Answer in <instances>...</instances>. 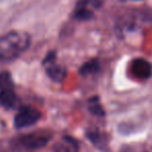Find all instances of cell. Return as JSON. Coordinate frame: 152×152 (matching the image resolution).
Wrapping results in <instances>:
<instances>
[{"mask_svg": "<svg viewBox=\"0 0 152 152\" xmlns=\"http://www.w3.org/2000/svg\"><path fill=\"white\" fill-rule=\"evenodd\" d=\"M130 72L139 80L148 79L152 75V66L147 60L143 58L133 59L130 63Z\"/></svg>", "mask_w": 152, "mask_h": 152, "instance_id": "8992f818", "label": "cell"}, {"mask_svg": "<svg viewBox=\"0 0 152 152\" xmlns=\"http://www.w3.org/2000/svg\"><path fill=\"white\" fill-rule=\"evenodd\" d=\"M30 36L24 31H10L0 37V60L12 61L28 49Z\"/></svg>", "mask_w": 152, "mask_h": 152, "instance_id": "6da1fadb", "label": "cell"}, {"mask_svg": "<svg viewBox=\"0 0 152 152\" xmlns=\"http://www.w3.org/2000/svg\"><path fill=\"white\" fill-rule=\"evenodd\" d=\"M45 66V70H46L48 77L53 80L54 82H62L66 77V69L65 67L59 65L55 61V53L50 52L46 56L43 62Z\"/></svg>", "mask_w": 152, "mask_h": 152, "instance_id": "3957f363", "label": "cell"}, {"mask_svg": "<svg viewBox=\"0 0 152 152\" xmlns=\"http://www.w3.org/2000/svg\"><path fill=\"white\" fill-rule=\"evenodd\" d=\"M99 5L100 0H80L74 10V18L79 21L90 20Z\"/></svg>", "mask_w": 152, "mask_h": 152, "instance_id": "5b68a950", "label": "cell"}, {"mask_svg": "<svg viewBox=\"0 0 152 152\" xmlns=\"http://www.w3.org/2000/svg\"><path fill=\"white\" fill-rule=\"evenodd\" d=\"M41 118V113L33 107H23L15 116V126L24 128L37 123Z\"/></svg>", "mask_w": 152, "mask_h": 152, "instance_id": "7a4b0ae2", "label": "cell"}, {"mask_svg": "<svg viewBox=\"0 0 152 152\" xmlns=\"http://www.w3.org/2000/svg\"><path fill=\"white\" fill-rule=\"evenodd\" d=\"M17 104V96L14 89L0 90V107L6 109H13Z\"/></svg>", "mask_w": 152, "mask_h": 152, "instance_id": "ba28073f", "label": "cell"}, {"mask_svg": "<svg viewBox=\"0 0 152 152\" xmlns=\"http://www.w3.org/2000/svg\"><path fill=\"white\" fill-rule=\"evenodd\" d=\"M87 108H89V111L92 113L93 115L98 117H103L105 115L104 113V110L102 108L101 104L99 102V98L97 96H94V97L90 98L89 104H87Z\"/></svg>", "mask_w": 152, "mask_h": 152, "instance_id": "9c48e42d", "label": "cell"}, {"mask_svg": "<svg viewBox=\"0 0 152 152\" xmlns=\"http://www.w3.org/2000/svg\"><path fill=\"white\" fill-rule=\"evenodd\" d=\"M50 140V134L46 132H33L22 136L19 139V144L26 149H39L44 147Z\"/></svg>", "mask_w": 152, "mask_h": 152, "instance_id": "277c9868", "label": "cell"}, {"mask_svg": "<svg viewBox=\"0 0 152 152\" xmlns=\"http://www.w3.org/2000/svg\"><path fill=\"white\" fill-rule=\"evenodd\" d=\"M53 152H78V144L74 138L65 136L54 146Z\"/></svg>", "mask_w": 152, "mask_h": 152, "instance_id": "52a82bcc", "label": "cell"}, {"mask_svg": "<svg viewBox=\"0 0 152 152\" xmlns=\"http://www.w3.org/2000/svg\"><path fill=\"white\" fill-rule=\"evenodd\" d=\"M6 89H14V83L10 75L3 72L0 74V90H6Z\"/></svg>", "mask_w": 152, "mask_h": 152, "instance_id": "8fae6325", "label": "cell"}, {"mask_svg": "<svg viewBox=\"0 0 152 152\" xmlns=\"http://www.w3.org/2000/svg\"><path fill=\"white\" fill-rule=\"evenodd\" d=\"M98 70H99V63H98V61L90 60L81 65V67L79 68V74L81 76H87V75L95 74Z\"/></svg>", "mask_w": 152, "mask_h": 152, "instance_id": "30bf717a", "label": "cell"}]
</instances>
